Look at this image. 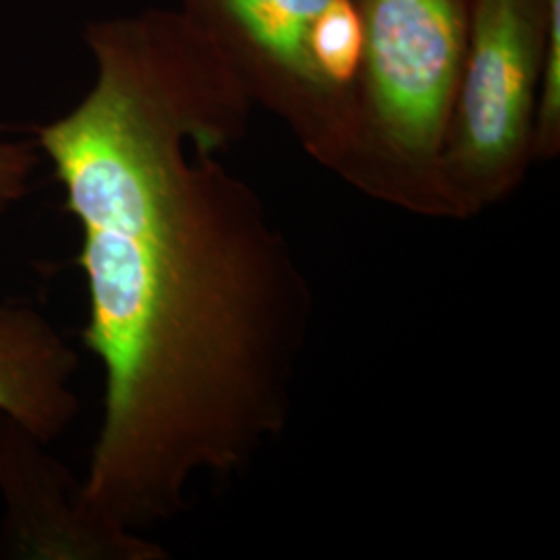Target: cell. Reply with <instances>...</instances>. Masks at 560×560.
<instances>
[{"mask_svg":"<svg viewBox=\"0 0 560 560\" xmlns=\"http://www.w3.org/2000/svg\"><path fill=\"white\" fill-rule=\"evenodd\" d=\"M90 92L36 129L80 224L85 349L104 374L83 476L131 532L175 520L203 474L249 469L287 430L314 291L258 191L219 152L254 102L179 9L85 27Z\"/></svg>","mask_w":560,"mask_h":560,"instance_id":"6da1fadb","label":"cell"},{"mask_svg":"<svg viewBox=\"0 0 560 560\" xmlns=\"http://www.w3.org/2000/svg\"><path fill=\"white\" fill-rule=\"evenodd\" d=\"M363 30L340 179L374 200L448 221L442 148L459 88L469 0H358Z\"/></svg>","mask_w":560,"mask_h":560,"instance_id":"7a4b0ae2","label":"cell"},{"mask_svg":"<svg viewBox=\"0 0 560 560\" xmlns=\"http://www.w3.org/2000/svg\"><path fill=\"white\" fill-rule=\"evenodd\" d=\"M254 104L303 152L342 175L351 150L363 30L358 0H179Z\"/></svg>","mask_w":560,"mask_h":560,"instance_id":"3957f363","label":"cell"},{"mask_svg":"<svg viewBox=\"0 0 560 560\" xmlns=\"http://www.w3.org/2000/svg\"><path fill=\"white\" fill-rule=\"evenodd\" d=\"M552 0H469L459 88L442 148L448 221L517 191L534 161Z\"/></svg>","mask_w":560,"mask_h":560,"instance_id":"277c9868","label":"cell"},{"mask_svg":"<svg viewBox=\"0 0 560 560\" xmlns=\"http://www.w3.org/2000/svg\"><path fill=\"white\" fill-rule=\"evenodd\" d=\"M0 499L15 559H168L161 544L108 520L48 444L7 416H0Z\"/></svg>","mask_w":560,"mask_h":560,"instance_id":"5b68a950","label":"cell"},{"mask_svg":"<svg viewBox=\"0 0 560 560\" xmlns=\"http://www.w3.org/2000/svg\"><path fill=\"white\" fill-rule=\"evenodd\" d=\"M80 355L38 307L0 303V413L50 444L75 421Z\"/></svg>","mask_w":560,"mask_h":560,"instance_id":"8992f818","label":"cell"},{"mask_svg":"<svg viewBox=\"0 0 560 560\" xmlns=\"http://www.w3.org/2000/svg\"><path fill=\"white\" fill-rule=\"evenodd\" d=\"M560 152V0L550 4L541 62L540 94L534 133V161H552Z\"/></svg>","mask_w":560,"mask_h":560,"instance_id":"52a82bcc","label":"cell"},{"mask_svg":"<svg viewBox=\"0 0 560 560\" xmlns=\"http://www.w3.org/2000/svg\"><path fill=\"white\" fill-rule=\"evenodd\" d=\"M38 164L40 150L36 141H13L0 136V212L27 196Z\"/></svg>","mask_w":560,"mask_h":560,"instance_id":"ba28073f","label":"cell"},{"mask_svg":"<svg viewBox=\"0 0 560 560\" xmlns=\"http://www.w3.org/2000/svg\"><path fill=\"white\" fill-rule=\"evenodd\" d=\"M0 416H2V413H0Z\"/></svg>","mask_w":560,"mask_h":560,"instance_id":"9c48e42d","label":"cell"}]
</instances>
